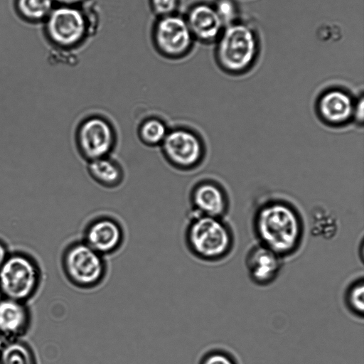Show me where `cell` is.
I'll return each mask as SVG.
<instances>
[{
  "label": "cell",
  "mask_w": 364,
  "mask_h": 364,
  "mask_svg": "<svg viewBox=\"0 0 364 364\" xmlns=\"http://www.w3.org/2000/svg\"><path fill=\"white\" fill-rule=\"evenodd\" d=\"M192 212L190 215L222 218L228 202L223 191L213 182L198 183L192 191Z\"/></svg>",
  "instance_id": "cell-14"
},
{
  "label": "cell",
  "mask_w": 364,
  "mask_h": 364,
  "mask_svg": "<svg viewBox=\"0 0 364 364\" xmlns=\"http://www.w3.org/2000/svg\"><path fill=\"white\" fill-rule=\"evenodd\" d=\"M310 226L312 235L326 240L333 239L338 229L336 217L324 209L312 213Z\"/></svg>",
  "instance_id": "cell-18"
},
{
  "label": "cell",
  "mask_w": 364,
  "mask_h": 364,
  "mask_svg": "<svg viewBox=\"0 0 364 364\" xmlns=\"http://www.w3.org/2000/svg\"><path fill=\"white\" fill-rule=\"evenodd\" d=\"M87 171L93 180L105 187L117 186L123 178L120 166L109 156L90 161Z\"/></svg>",
  "instance_id": "cell-16"
},
{
  "label": "cell",
  "mask_w": 364,
  "mask_h": 364,
  "mask_svg": "<svg viewBox=\"0 0 364 364\" xmlns=\"http://www.w3.org/2000/svg\"><path fill=\"white\" fill-rule=\"evenodd\" d=\"M258 41L254 31L242 23L225 26L218 38L216 58L218 64L230 73L248 70L255 61Z\"/></svg>",
  "instance_id": "cell-4"
},
{
  "label": "cell",
  "mask_w": 364,
  "mask_h": 364,
  "mask_svg": "<svg viewBox=\"0 0 364 364\" xmlns=\"http://www.w3.org/2000/svg\"><path fill=\"white\" fill-rule=\"evenodd\" d=\"M90 22L85 12L77 6L53 8L46 19V32L55 46L72 48L80 45L89 33Z\"/></svg>",
  "instance_id": "cell-6"
},
{
  "label": "cell",
  "mask_w": 364,
  "mask_h": 364,
  "mask_svg": "<svg viewBox=\"0 0 364 364\" xmlns=\"http://www.w3.org/2000/svg\"><path fill=\"white\" fill-rule=\"evenodd\" d=\"M80 238L91 248L108 258L123 249L127 234L118 220L109 216H99L85 224Z\"/></svg>",
  "instance_id": "cell-9"
},
{
  "label": "cell",
  "mask_w": 364,
  "mask_h": 364,
  "mask_svg": "<svg viewBox=\"0 0 364 364\" xmlns=\"http://www.w3.org/2000/svg\"><path fill=\"white\" fill-rule=\"evenodd\" d=\"M179 0H150L151 7L159 17L174 14Z\"/></svg>",
  "instance_id": "cell-24"
},
{
  "label": "cell",
  "mask_w": 364,
  "mask_h": 364,
  "mask_svg": "<svg viewBox=\"0 0 364 364\" xmlns=\"http://www.w3.org/2000/svg\"><path fill=\"white\" fill-rule=\"evenodd\" d=\"M363 97L355 101L353 118L358 123H363Z\"/></svg>",
  "instance_id": "cell-25"
},
{
  "label": "cell",
  "mask_w": 364,
  "mask_h": 364,
  "mask_svg": "<svg viewBox=\"0 0 364 364\" xmlns=\"http://www.w3.org/2000/svg\"><path fill=\"white\" fill-rule=\"evenodd\" d=\"M9 255L6 247L4 243L0 242V267L4 263Z\"/></svg>",
  "instance_id": "cell-27"
},
{
  "label": "cell",
  "mask_w": 364,
  "mask_h": 364,
  "mask_svg": "<svg viewBox=\"0 0 364 364\" xmlns=\"http://www.w3.org/2000/svg\"><path fill=\"white\" fill-rule=\"evenodd\" d=\"M115 138L112 124L100 116H92L82 121L75 134L79 151L88 161L109 156Z\"/></svg>",
  "instance_id": "cell-8"
},
{
  "label": "cell",
  "mask_w": 364,
  "mask_h": 364,
  "mask_svg": "<svg viewBox=\"0 0 364 364\" xmlns=\"http://www.w3.org/2000/svg\"><path fill=\"white\" fill-rule=\"evenodd\" d=\"M53 0H16L21 16L30 21L46 20L53 7Z\"/></svg>",
  "instance_id": "cell-21"
},
{
  "label": "cell",
  "mask_w": 364,
  "mask_h": 364,
  "mask_svg": "<svg viewBox=\"0 0 364 364\" xmlns=\"http://www.w3.org/2000/svg\"><path fill=\"white\" fill-rule=\"evenodd\" d=\"M355 101L346 92L331 89L321 95L318 111L321 119L332 125L344 124L353 118Z\"/></svg>",
  "instance_id": "cell-15"
},
{
  "label": "cell",
  "mask_w": 364,
  "mask_h": 364,
  "mask_svg": "<svg viewBox=\"0 0 364 364\" xmlns=\"http://www.w3.org/2000/svg\"><path fill=\"white\" fill-rule=\"evenodd\" d=\"M53 2L63 6H77L79 4L84 3L87 0H53Z\"/></svg>",
  "instance_id": "cell-26"
},
{
  "label": "cell",
  "mask_w": 364,
  "mask_h": 364,
  "mask_svg": "<svg viewBox=\"0 0 364 364\" xmlns=\"http://www.w3.org/2000/svg\"><path fill=\"white\" fill-rule=\"evenodd\" d=\"M213 6L225 27L236 22L238 10L233 0H217Z\"/></svg>",
  "instance_id": "cell-23"
},
{
  "label": "cell",
  "mask_w": 364,
  "mask_h": 364,
  "mask_svg": "<svg viewBox=\"0 0 364 364\" xmlns=\"http://www.w3.org/2000/svg\"><path fill=\"white\" fill-rule=\"evenodd\" d=\"M153 39L160 53L177 58L189 52L194 38L185 18L174 14L159 17L154 26Z\"/></svg>",
  "instance_id": "cell-7"
},
{
  "label": "cell",
  "mask_w": 364,
  "mask_h": 364,
  "mask_svg": "<svg viewBox=\"0 0 364 364\" xmlns=\"http://www.w3.org/2000/svg\"><path fill=\"white\" fill-rule=\"evenodd\" d=\"M0 364H36L31 349L20 340L0 343Z\"/></svg>",
  "instance_id": "cell-17"
},
{
  "label": "cell",
  "mask_w": 364,
  "mask_h": 364,
  "mask_svg": "<svg viewBox=\"0 0 364 364\" xmlns=\"http://www.w3.org/2000/svg\"><path fill=\"white\" fill-rule=\"evenodd\" d=\"M185 19L194 39L204 43L218 40L225 28L214 6L207 4L193 6Z\"/></svg>",
  "instance_id": "cell-12"
},
{
  "label": "cell",
  "mask_w": 364,
  "mask_h": 364,
  "mask_svg": "<svg viewBox=\"0 0 364 364\" xmlns=\"http://www.w3.org/2000/svg\"><path fill=\"white\" fill-rule=\"evenodd\" d=\"M183 244L188 254L204 264L227 259L235 247V237L222 218L190 215L183 231Z\"/></svg>",
  "instance_id": "cell-2"
},
{
  "label": "cell",
  "mask_w": 364,
  "mask_h": 364,
  "mask_svg": "<svg viewBox=\"0 0 364 364\" xmlns=\"http://www.w3.org/2000/svg\"><path fill=\"white\" fill-rule=\"evenodd\" d=\"M62 268L68 281L75 288L92 291L107 279V258L96 252L80 237L70 242L62 255Z\"/></svg>",
  "instance_id": "cell-3"
},
{
  "label": "cell",
  "mask_w": 364,
  "mask_h": 364,
  "mask_svg": "<svg viewBox=\"0 0 364 364\" xmlns=\"http://www.w3.org/2000/svg\"><path fill=\"white\" fill-rule=\"evenodd\" d=\"M39 281L36 263L26 255H9L0 267V292L5 298L25 303L37 290Z\"/></svg>",
  "instance_id": "cell-5"
},
{
  "label": "cell",
  "mask_w": 364,
  "mask_h": 364,
  "mask_svg": "<svg viewBox=\"0 0 364 364\" xmlns=\"http://www.w3.org/2000/svg\"><path fill=\"white\" fill-rule=\"evenodd\" d=\"M343 301L348 311L363 319L364 315V280L363 277L353 280L346 288Z\"/></svg>",
  "instance_id": "cell-20"
},
{
  "label": "cell",
  "mask_w": 364,
  "mask_h": 364,
  "mask_svg": "<svg viewBox=\"0 0 364 364\" xmlns=\"http://www.w3.org/2000/svg\"><path fill=\"white\" fill-rule=\"evenodd\" d=\"M253 232L257 242L284 259L295 255L301 249L304 226L299 214L281 202L269 203L256 213Z\"/></svg>",
  "instance_id": "cell-1"
},
{
  "label": "cell",
  "mask_w": 364,
  "mask_h": 364,
  "mask_svg": "<svg viewBox=\"0 0 364 364\" xmlns=\"http://www.w3.org/2000/svg\"><path fill=\"white\" fill-rule=\"evenodd\" d=\"M168 132L164 121L156 117H149L139 125L138 136L141 142L147 146H161Z\"/></svg>",
  "instance_id": "cell-19"
},
{
  "label": "cell",
  "mask_w": 364,
  "mask_h": 364,
  "mask_svg": "<svg viewBox=\"0 0 364 364\" xmlns=\"http://www.w3.org/2000/svg\"><path fill=\"white\" fill-rule=\"evenodd\" d=\"M284 259L256 242L247 251L245 266L250 281L257 287L271 285L279 277Z\"/></svg>",
  "instance_id": "cell-11"
},
{
  "label": "cell",
  "mask_w": 364,
  "mask_h": 364,
  "mask_svg": "<svg viewBox=\"0 0 364 364\" xmlns=\"http://www.w3.org/2000/svg\"><path fill=\"white\" fill-rule=\"evenodd\" d=\"M161 146L166 160L181 169L196 166L203 156L200 139L195 132L186 128L168 131Z\"/></svg>",
  "instance_id": "cell-10"
},
{
  "label": "cell",
  "mask_w": 364,
  "mask_h": 364,
  "mask_svg": "<svg viewBox=\"0 0 364 364\" xmlns=\"http://www.w3.org/2000/svg\"><path fill=\"white\" fill-rule=\"evenodd\" d=\"M30 316L24 302L0 299V343L19 340L27 331Z\"/></svg>",
  "instance_id": "cell-13"
},
{
  "label": "cell",
  "mask_w": 364,
  "mask_h": 364,
  "mask_svg": "<svg viewBox=\"0 0 364 364\" xmlns=\"http://www.w3.org/2000/svg\"><path fill=\"white\" fill-rule=\"evenodd\" d=\"M198 364H239L235 357L229 351L220 348H214L205 351L200 357Z\"/></svg>",
  "instance_id": "cell-22"
}]
</instances>
